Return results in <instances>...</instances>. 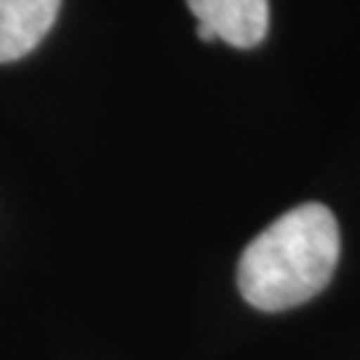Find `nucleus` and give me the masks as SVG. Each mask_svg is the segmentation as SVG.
<instances>
[{"label": "nucleus", "instance_id": "obj_1", "mask_svg": "<svg viewBox=\"0 0 360 360\" xmlns=\"http://www.w3.org/2000/svg\"><path fill=\"white\" fill-rule=\"evenodd\" d=\"M339 248L342 238L331 208L296 206L245 245L238 262V288L251 307L264 312L299 307L331 283Z\"/></svg>", "mask_w": 360, "mask_h": 360}, {"label": "nucleus", "instance_id": "obj_2", "mask_svg": "<svg viewBox=\"0 0 360 360\" xmlns=\"http://www.w3.org/2000/svg\"><path fill=\"white\" fill-rule=\"evenodd\" d=\"M198 25L235 49H254L270 30V0H187Z\"/></svg>", "mask_w": 360, "mask_h": 360}, {"label": "nucleus", "instance_id": "obj_3", "mask_svg": "<svg viewBox=\"0 0 360 360\" xmlns=\"http://www.w3.org/2000/svg\"><path fill=\"white\" fill-rule=\"evenodd\" d=\"M62 0H0V62H16L49 35Z\"/></svg>", "mask_w": 360, "mask_h": 360}, {"label": "nucleus", "instance_id": "obj_4", "mask_svg": "<svg viewBox=\"0 0 360 360\" xmlns=\"http://www.w3.org/2000/svg\"><path fill=\"white\" fill-rule=\"evenodd\" d=\"M198 38L203 40V43H214L217 40V35L208 30V27H203V25H198Z\"/></svg>", "mask_w": 360, "mask_h": 360}]
</instances>
